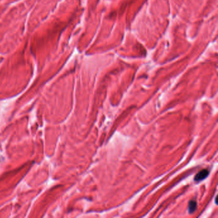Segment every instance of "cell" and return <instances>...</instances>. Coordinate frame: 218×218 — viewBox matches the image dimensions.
Masks as SVG:
<instances>
[{
	"label": "cell",
	"instance_id": "obj_1",
	"mask_svg": "<svg viewBox=\"0 0 218 218\" xmlns=\"http://www.w3.org/2000/svg\"><path fill=\"white\" fill-rule=\"evenodd\" d=\"M209 172L208 171L207 169H204L201 170L199 173H198L197 174L195 175V180L197 182L202 181L203 180L205 179L206 177L209 175Z\"/></svg>",
	"mask_w": 218,
	"mask_h": 218
},
{
	"label": "cell",
	"instance_id": "obj_2",
	"mask_svg": "<svg viewBox=\"0 0 218 218\" xmlns=\"http://www.w3.org/2000/svg\"><path fill=\"white\" fill-rule=\"evenodd\" d=\"M197 203L195 201H190L188 205V210L189 213H193L196 209Z\"/></svg>",
	"mask_w": 218,
	"mask_h": 218
}]
</instances>
